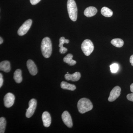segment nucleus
I'll list each match as a JSON object with an SVG mask.
<instances>
[{"mask_svg": "<svg viewBox=\"0 0 133 133\" xmlns=\"http://www.w3.org/2000/svg\"><path fill=\"white\" fill-rule=\"evenodd\" d=\"M27 66L29 72L32 76H35L37 73V69L35 63L31 59H29L27 62Z\"/></svg>", "mask_w": 133, "mask_h": 133, "instance_id": "10", "label": "nucleus"}, {"mask_svg": "<svg viewBox=\"0 0 133 133\" xmlns=\"http://www.w3.org/2000/svg\"><path fill=\"white\" fill-rule=\"evenodd\" d=\"M3 78L2 74L1 73L0 74V87H1L3 84Z\"/></svg>", "mask_w": 133, "mask_h": 133, "instance_id": "25", "label": "nucleus"}, {"mask_svg": "<svg viewBox=\"0 0 133 133\" xmlns=\"http://www.w3.org/2000/svg\"><path fill=\"white\" fill-rule=\"evenodd\" d=\"M42 54L45 58L50 57L52 53V43L49 37H45L43 39L41 45Z\"/></svg>", "mask_w": 133, "mask_h": 133, "instance_id": "1", "label": "nucleus"}, {"mask_svg": "<svg viewBox=\"0 0 133 133\" xmlns=\"http://www.w3.org/2000/svg\"><path fill=\"white\" fill-rule=\"evenodd\" d=\"M14 79L17 83H20L22 81V71L20 69H17L14 73Z\"/></svg>", "mask_w": 133, "mask_h": 133, "instance_id": "18", "label": "nucleus"}, {"mask_svg": "<svg viewBox=\"0 0 133 133\" xmlns=\"http://www.w3.org/2000/svg\"><path fill=\"white\" fill-rule=\"evenodd\" d=\"M32 23L31 19H28L24 22L18 30L17 31L18 35L20 36H22L26 34L30 29Z\"/></svg>", "mask_w": 133, "mask_h": 133, "instance_id": "5", "label": "nucleus"}, {"mask_svg": "<svg viewBox=\"0 0 133 133\" xmlns=\"http://www.w3.org/2000/svg\"><path fill=\"white\" fill-rule=\"evenodd\" d=\"M129 61H130V63H131V65L133 66V55L130 57Z\"/></svg>", "mask_w": 133, "mask_h": 133, "instance_id": "26", "label": "nucleus"}, {"mask_svg": "<svg viewBox=\"0 0 133 133\" xmlns=\"http://www.w3.org/2000/svg\"><path fill=\"white\" fill-rule=\"evenodd\" d=\"M130 90L131 92H133V83H132L130 86Z\"/></svg>", "mask_w": 133, "mask_h": 133, "instance_id": "27", "label": "nucleus"}, {"mask_svg": "<svg viewBox=\"0 0 133 133\" xmlns=\"http://www.w3.org/2000/svg\"><path fill=\"white\" fill-rule=\"evenodd\" d=\"M97 12V10L94 7L90 6L85 10L84 15L87 17H91L95 16Z\"/></svg>", "mask_w": 133, "mask_h": 133, "instance_id": "14", "label": "nucleus"}, {"mask_svg": "<svg viewBox=\"0 0 133 133\" xmlns=\"http://www.w3.org/2000/svg\"><path fill=\"white\" fill-rule=\"evenodd\" d=\"M110 68L112 73H116L118 70L119 65L116 63L110 65Z\"/></svg>", "mask_w": 133, "mask_h": 133, "instance_id": "22", "label": "nucleus"}, {"mask_svg": "<svg viewBox=\"0 0 133 133\" xmlns=\"http://www.w3.org/2000/svg\"><path fill=\"white\" fill-rule=\"evenodd\" d=\"M37 104V101L35 99H32L30 101L29 103V107L26 109V116L27 118H30L34 114L36 108Z\"/></svg>", "mask_w": 133, "mask_h": 133, "instance_id": "6", "label": "nucleus"}, {"mask_svg": "<svg viewBox=\"0 0 133 133\" xmlns=\"http://www.w3.org/2000/svg\"><path fill=\"white\" fill-rule=\"evenodd\" d=\"M81 49L84 55L89 56L91 54L94 50V45L91 41L86 39L83 41L81 46Z\"/></svg>", "mask_w": 133, "mask_h": 133, "instance_id": "4", "label": "nucleus"}, {"mask_svg": "<svg viewBox=\"0 0 133 133\" xmlns=\"http://www.w3.org/2000/svg\"><path fill=\"white\" fill-rule=\"evenodd\" d=\"M127 97L128 100L133 102V92L127 95Z\"/></svg>", "mask_w": 133, "mask_h": 133, "instance_id": "23", "label": "nucleus"}, {"mask_svg": "<svg viewBox=\"0 0 133 133\" xmlns=\"http://www.w3.org/2000/svg\"><path fill=\"white\" fill-rule=\"evenodd\" d=\"M67 10L70 19L73 21H77V8L74 0H68Z\"/></svg>", "mask_w": 133, "mask_h": 133, "instance_id": "3", "label": "nucleus"}, {"mask_svg": "<svg viewBox=\"0 0 133 133\" xmlns=\"http://www.w3.org/2000/svg\"><path fill=\"white\" fill-rule=\"evenodd\" d=\"M15 97L14 94L9 92L5 95L4 98V104L6 107L10 108L14 103Z\"/></svg>", "mask_w": 133, "mask_h": 133, "instance_id": "8", "label": "nucleus"}, {"mask_svg": "<svg viewBox=\"0 0 133 133\" xmlns=\"http://www.w3.org/2000/svg\"><path fill=\"white\" fill-rule=\"evenodd\" d=\"M41 1V0H30V2L31 5H36L40 2Z\"/></svg>", "mask_w": 133, "mask_h": 133, "instance_id": "24", "label": "nucleus"}, {"mask_svg": "<svg viewBox=\"0 0 133 133\" xmlns=\"http://www.w3.org/2000/svg\"><path fill=\"white\" fill-rule=\"evenodd\" d=\"M81 75L80 72H76L72 74H70L69 73L65 75V78L67 81L71 80L72 81H78L81 78Z\"/></svg>", "mask_w": 133, "mask_h": 133, "instance_id": "12", "label": "nucleus"}, {"mask_svg": "<svg viewBox=\"0 0 133 133\" xmlns=\"http://www.w3.org/2000/svg\"><path fill=\"white\" fill-rule=\"evenodd\" d=\"M101 13L102 15L106 17H111L113 15V12L109 8L104 7L101 10Z\"/></svg>", "mask_w": 133, "mask_h": 133, "instance_id": "20", "label": "nucleus"}, {"mask_svg": "<svg viewBox=\"0 0 133 133\" xmlns=\"http://www.w3.org/2000/svg\"><path fill=\"white\" fill-rule=\"evenodd\" d=\"M10 64L8 61H4L1 62L0 70L6 72H9L10 71Z\"/></svg>", "mask_w": 133, "mask_h": 133, "instance_id": "15", "label": "nucleus"}, {"mask_svg": "<svg viewBox=\"0 0 133 133\" xmlns=\"http://www.w3.org/2000/svg\"><path fill=\"white\" fill-rule=\"evenodd\" d=\"M77 107L79 112L83 114L92 110L93 105L90 100L88 99L82 98L78 102Z\"/></svg>", "mask_w": 133, "mask_h": 133, "instance_id": "2", "label": "nucleus"}, {"mask_svg": "<svg viewBox=\"0 0 133 133\" xmlns=\"http://www.w3.org/2000/svg\"><path fill=\"white\" fill-rule=\"evenodd\" d=\"M73 55L71 54H68L63 58V61L65 63L68 64L70 66L74 65L76 64V62L72 59Z\"/></svg>", "mask_w": 133, "mask_h": 133, "instance_id": "17", "label": "nucleus"}, {"mask_svg": "<svg viewBox=\"0 0 133 133\" xmlns=\"http://www.w3.org/2000/svg\"><path fill=\"white\" fill-rule=\"evenodd\" d=\"M111 43L115 47L119 48L122 47L124 44V41L121 38H114L112 40Z\"/></svg>", "mask_w": 133, "mask_h": 133, "instance_id": "19", "label": "nucleus"}, {"mask_svg": "<svg viewBox=\"0 0 133 133\" xmlns=\"http://www.w3.org/2000/svg\"><path fill=\"white\" fill-rule=\"evenodd\" d=\"M121 88L119 86L115 87L110 92L108 100L109 102H113L119 97L121 94Z\"/></svg>", "mask_w": 133, "mask_h": 133, "instance_id": "7", "label": "nucleus"}, {"mask_svg": "<svg viewBox=\"0 0 133 133\" xmlns=\"http://www.w3.org/2000/svg\"><path fill=\"white\" fill-rule=\"evenodd\" d=\"M3 42V40L1 37H0V44H2Z\"/></svg>", "mask_w": 133, "mask_h": 133, "instance_id": "28", "label": "nucleus"}, {"mask_svg": "<svg viewBox=\"0 0 133 133\" xmlns=\"http://www.w3.org/2000/svg\"><path fill=\"white\" fill-rule=\"evenodd\" d=\"M60 86L62 89L70 91L75 90L76 88V86L74 85L69 84L65 81H62L61 83Z\"/></svg>", "mask_w": 133, "mask_h": 133, "instance_id": "16", "label": "nucleus"}, {"mask_svg": "<svg viewBox=\"0 0 133 133\" xmlns=\"http://www.w3.org/2000/svg\"><path fill=\"white\" fill-rule=\"evenodd\" d=\"M6 124V122L5 118L3 117H1L0 118V133H5Z\"/></svg>", "mask_w": 133, "mask_h": 133, "instance_id": "21", "label": "nucleus"}, {"mask_svg": "<svg viewBox=\"0 0 133 133\" xmlns=\"http://www.w3.org/2000/svg\"><path fill=\"white\" fill-rule=\"evenodd\" d=\"M62 118L63 121L68 127L71 128L73 126L71 116L67 111H65L62 114Z\"/></svg>", "mask_w": 133, "mask_h": 133, "instance_id": "9", "label": "nucleus"}, {"mask_svg": "<svg viewBox=\"0 0 133 133\" xmlns=\"http://www.w3.org/2000/svg\"><path fill=\"white\" fill-rule=\"evenodd\" d=\"M59 52L61 54H63L66 53L67 51V49L63 47L64 43L68 44L69 43V41L68 39H66L64 37H62L59 39Z\"/></svg>", "mask_w": 133, "mask_h": 133, "instance_id": "13", "label": "nucleus"}, {"mask_svg": "<svg viewBox=\"0 0 133 133\" xmlns=\"http://www.w3.org/2000/svg\"><path fill=\"white\" fill-rule=\"evenodd\" d=\"M42 118L44 126L45 127H48L51 124V117L48 112L45 111L43 113Z\"/></svg>", "mask_w": 133, "mask_h": 133, "instance_id": "11", "label": "nucleus"}]
</instances>
